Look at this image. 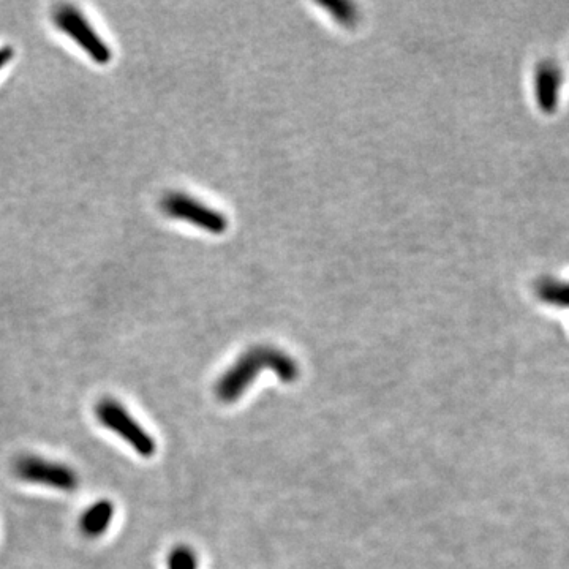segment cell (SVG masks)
<instances>
[{"label": "cell", "mask_w": 569, "mask_h": 569, "mask_svg": "<svg viewBox=\"0 0 569 569\" xmlns=\"http://www.w3.org/2000/svg\"><path fill=\"white\" fill-rule=\"evenodd\" d=\"M13 470L24 483L37 484V486L49 487V489L61 490V492H73L80 486L78 473L70 465L34 456V454H27V456L16 459Z\"/></svg>", "instance_id": "obj_3"}, {"label": "cell", "mask_w": 569, "mask_h": 569, "mask_svg": "<svg viewBox=\"0 0 569 569\" xmlns=\"http://www.w3.org/2000/svg\"><path fill=\"white\" fill-rule=\"evenodd\" d=\"M328 7L334 8L337 12H332V15L339 19L340 23L351 24L356 21V7L348 4V2H331V4H325Z\"/></svg>", "instance_id": "obj_10"}, {"label": "cell", "mask_w": 569, "mask_h": 569, "mask_svg": "<svg viewBox=\"0 0 569 569\" xmlns=\"http://www.w3.org/2000/svg\"><path fill=\"white\" fill-rule=\"evenodd\" d=\"M198 565V555L192 547H174L168 555V569H198Z\"/></svg>", "instance_id": "obj_9"}, {"label": "cell", "mask_w": 569, "mask_h": 569, "mask_svg": "<svg viewBox=\"0 0 569 569\" xmlns=\"http://www.w3.org/2000/svg\"><path fill=\"white\" fill-rule=\"evenodd\" d=\"M162 208L173 219L192 223L201 230L220 234L227 228V219L220 212L200 203L185 193H170L162 201Z\"/></svg>", "instance_id": "obj_5"}, {"label": "cell", "mask_w": 569, "mask_h": 569, "mask_svg": "<svg viewBox=\"0 0 569 569\" xmlns=\"http://www.w3.org/2000/svg\"><path fill=\"white\" fill-rule=\"evenodd\" d=\"M13 56H15V49L10 48V46L0 48V70H2L8 62L12 61Z\"/></svg>", "instance_id": "obj_11"}, {"label": "cell", "mask_w": 569, "mask_h": 569, "mask_svg": "<svg viewBox=\"0 0 569 569\" xmlns=\"http://www.w3.org/2000/svg\"><path fill=\"white\" fill-rule=\"evenodd\" d=\"M536 294L549 306L569 309V282L544 279L536 285Z\"/></svg>", "instance_id": "obj_8"}, {"label": "cell", "mask_w": 569, "mask_h": 569, "mask_svg": "<svg viewBox=\"0 0 569 569\" xmlns=\"http://www.w3.org/2000/svg\"><path fill=\"white\" fill-rule=\"evenodd\" d=\"M54 23L57 29L72 38L76 45L83 49L92 61L100 65H106L111 61L113 53L110 46L106 45L100 35L97 34L92 24L84 18L83 13L72 5H65L54 13Z\"/></svg>", "instance_id": "obj_4"}, {"label": "cell", "mask_w": 569, "mask_h": 569, "mask_svg": "<svg viewBox=\"0 0 569 569\" xmlns=\"http://www.w3.org/2000/svg\"><path fill=\"white\" fill-rule=\"evenodd\" d=\"M95 418L105 429L121 438L125 445L144 459H151L157 453V441L130 413L125 405L113 397H105L95 405Z\"/></svg>", "instance_id": "obj_2"}, {"label": "cell", "mask_w": 569, "mask_h": 569, "mask_svg": "<svg viewBox=\"0 0 569 569\" xmlns=\"http://www.w3.org/2000/svg\"><path fill=\"white\" fill-rule=\"evenodd\" d=\"M562 83V68L555 62L544 61L538 65L535 75V95L539 110L543 113L552 114L557 111Z\"/></svg>", "instance_id": "obj_6"}, {"label": "cell", "mask_w": 569, "mask_h": 569, "mask_svg": "<svg viewBox=\"0 0 569 569\" xmlns=\"http://www.w3.org/2000/svg\"><path fill=\"white\" fill-rule=\"evenodd\" d=\"M264 370L274 372L283 383H294L299 377L298 362L285 351L271 347L252 348L219 378L214 388L215 397L223 404H233L244 396Z\"/></svg>", "instance_id": "obj_1"}, {"label": "cell", "mask_w": 569, "mask_h": 569, "mask_svg": "<svg viewBox=\"0 0 569 569\" xmlns=\"http://www.w3.org/2000/svg\"><path fill=\"white\" fill-rule=\"evenodd\" d=\"M116 506L110 500H97L91 506L84 509L81 514L80 528L87 538H100L108 532V528L113 524Z\"/></svg>", "instance_id": "obj_7"}]
</instances>
